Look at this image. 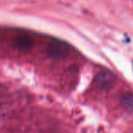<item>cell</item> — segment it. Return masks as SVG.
I'll return each mask as SVG.
<instances>
[{"label": "cell", "instance_id": "obj_1", "mask_svg": "<svg viewBox=\"0 0 133 133\" xmlns=\"http://www.w3.org/2000/svg\"><path fill=\"white\" fill-rule=\"evenodd\" d=\"M116 78L111 72L101 71L97 74L95 78L96 85L101 89H109L115 84Z\"/></svg>", "mask_w": 133, "mask_h": 133}, {"label": "cell", "instance_id": "obj_3", "mask_svg": "<svg viewBox=\"0 0 133 133\" xmlns=\"http://www.w3.org/2000/svg\"><path fill=\"white\" fill-rule=\"evenodd\" d=\"M16 44L18 46L19 49H28L33 45V40H32L31 37L28 35L21 33L17 37Z\"/></svg>", "mask_w": 133, "mask_h": 133}, {"label": "cell", "instance_id": "obj_4", "mask_svg": "<svg viewBox=\"0 0 133 133\" xmlns=\"http://www.w3.org/2000/svg\"><path fill=\"white\" fill-rule=\"evenodd\" d=\"M121 103L123 107L129 112H133V94L125 93L121 97Z\"/></svg>", "mask_w": 133, "mask_h": 133}, {"label": "cell", "instance_id": "obj_2", "mask_svg": "<svg viewBox=\"0 0 133 133\" xmlns=\"http://www.w3.org/2000/svg\"><path fill=\"white\" fill-rule=\"evenodd\" d=\"M69 48L68 46L64 43L56 41L49 46V53L54 57H64L68 55Z\"/></svg>", "mask_w": 133, "mask_h": 133}]
</instances>
